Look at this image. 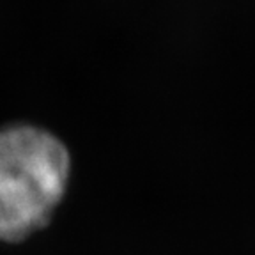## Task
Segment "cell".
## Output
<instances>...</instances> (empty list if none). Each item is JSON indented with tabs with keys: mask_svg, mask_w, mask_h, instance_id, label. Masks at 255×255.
I'll return each instance as SVG.
<instances>
[{
	"mask_svg": "<svg viewBox=\"0 0 255 255\" xmlns=\"http://www.w3.org/2000/svg\"><path fill=\"white\" fill-rule=\"evenodd\" d=\"M69 152L34 126L0 131V241H20L44 227L69 181Z\"/></svg>",
	"mask_w": 255,
	"mask_h": 255,
	"instance_id": "1",
	"label": "cell"
}]
</instances>
